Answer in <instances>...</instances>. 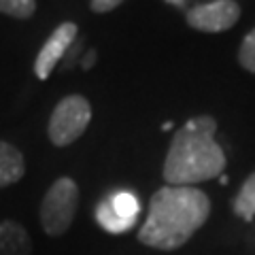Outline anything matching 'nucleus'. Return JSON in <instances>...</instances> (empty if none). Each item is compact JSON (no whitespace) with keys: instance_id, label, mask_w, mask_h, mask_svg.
Masks as SVG:
<instances>
[{"instance_id":"obj_1","label":"nucleus","mask_w":255,"mask_h":255,"mask_svg":"<svg viewBox=\"0 0 255 255\" xmlns=\"http://www.w3.org/2000/svg\"><path fill=\"white\" fill-rule=\"evenodd\" d=\"M211 215L209 196L198 187L164 185L149 200L138 243L159 251H177L200 230Z\"/></svg>"},{"instance_id":"obj_2","label":"nucleus","mask_w":255,"mask_h":255,"mask_svg":"<svg viewBox=\"0 0 255 255\" xmlns=\"http://www.w3.org/2000/svg\"><path fill=\"white\" fill-rule=\"evenodd\" d=\"M217 119L198 115L174 132L164 159L166 185L194 187L202 181L221 177L226 168V153L215 138Z\"/></svg>"},{"instance_id":"obj_3","label":"nucleus","mask_w":255,"mask_h":255,"mask_svg":"<svg viewBox=\"0 0 255 255\" xmlns=\"http://www.w3.org/2000/svg\"><path fill=\"white\" fill-rule=\"evenodd\" d=\"M79 209V185L70 177H60L47 189L41 202V226L43 232L58 238L68 232Z\"/></svg>"},{"instance_id":"obj_4","label":"nucleus","mask_w":255,"mask_h":255,"mask_svg":"<svg viewBox=\"0 0 255 255\" xmlns=\"http://www.w3.org/2000/svg\"><path fill=\"white\" fill-rule=\"evenodd\" d=\"M92 122V105L79 94L66 96L58 102L49 117L47 134L55 147H68L83 136Z\"/></svg>"},{"instance_id":"obj_5","label":"nucleus","mask_w":255,"mask_h":255,"mask_svg":"<svg viewBox=\"0 0 255 255\" xmlns=\"http://www.w3.org/2000/svg\"><path fill=\"white\" fill-rule=\"evenodd\" d=\"M138 211V198L132 191H115L96 206V221L109 234H124L136 223Z\"/></svg>"},{"instance_id":"obj_6","label":"nucleus","mask_w":255,"mask_h":255,"mask_svg":"<svg viewBox=\"0 0 255 255\" xmlns=\"http://www.w3.org/2000/svg\"><path fill=\"white\" fill-rule=\"evenodd\" d=\"M185 19L198 32H226L241 19V9L234 0H213L191 6Z\"/></svg>"},{"instance_id":"obj_7","label":"nucleus","mask_w":255,"mask_h":255,"mask_svg":"<svg viewBox=\"0 0 255 255\" xmlns=\"http://www.w3.org/2000/svg\"><path fill=\"white\" fill-rule=\"evenodd\" d=\"M77 32H79V28L73 21H64L51 32V36L45 41V45L41 47V51L36 55V62H34V73L38 79L45 81V79L51 77L55 64L64 58V53H66L70 47H73Z\"/></svg>"},{"instance_id":"obj_8","label":"nucleus","mask_w":255,"mask_h":255,"mask_svg":"<svg viewBox=\"0 0 255 255\" xmlns=\"http://www.w3.org/2000/svg\"><path fill=\"white\" fill-rule=\"evenodd\" d=\"M32 238L21 223L13 219L0 221V255H32Z\"/></svg>"},{"instance_id":"obj_9","label":"nucleus","mask_w":255,"mask_h":255,"mask_svg":"<svg viewBox=\"0 0 255 255\" xmlns=\"http://www.w3.org/2000/svg\"><path fill=\"white\" fill-rule=\"evenodd\" d=\"M26 174V159L21 151L6 140H0V189L17 183Z\"/></svg>"},{"instance_id":"obj_10","label":"nucleus","mask_w":255,"mask_h":255,"mask_svg":"<svg viewBox=\"0 0 255 255\" xmlns=\"http://www.w3.org/2000/svg\"><path fill=\"white\" fill-rule=\"evenodd\" d=\"M232 211L245 221H251L255 217V172L245 179L243 187L232 198Z\"/></svg>"},{"instance_id":"obj_11","label":"nucleus","mask_w":255,"mask_h":255,"mask_svg":"<svg viewBox=\"0 0 255 255\" xmlns=\"http://www.w3.org/2000/svg\"><path fill=\"white\" fill-rule=\"evenodd\" d=\"M36 11V0H0V13L15 19H28Z\"/></svg>"},{"instance_id":"obj_12","label":"nucleus","mask_w":255,"mask_h":255,"mask_svg":"<svg viewBox=\"0 0 255 255\" xmlns=\"http://www.w3.org/2000/svg\"><path fill=\"white\" fill-rule=\"evenodd\" d=\"M238 64L255 75V28L243 38L241 49H238Z\"/></svg>"},{"instance_id":"obj_13","label":"nucleus","mask_w":255,"mask_h":255,"mask_svg":"<svg viewBox=\"0 0 255 255\" xmlns=\"http://www.w3.org/2000/svg\"><path fill=\"white\" fill-rule=\"evenodd\" d=\"M122 2H124V0H92L90 6H92L94 13H109V11L117 9Z\"/></svg>"},{"instance_id":"obj_14","label":"nucleus","mask_w":255,"mask_h":255,"mask_svg":"<svg viewBox=\"0 0 255 255\" xmlns=\"http://www.w3.org/2000/svg\"><path fill=\"white\" fill-rule=\"evenodd\" d=\"M94 64H96V51L90 49V51H87V55L83 58V62H81V68H83V70H90Z\"/></svg>"},{"instance_id":"obj_15","label":"nucleus","mask_w":255,"mask_h":255,"mask_svg":"<svg viewBox=\"0 0 255 255\" xmlns=\"http://www.w3.org/2000/svg\"><path fill=\"white\" fill-rule=\"evenodd\" d=\"M170 128H172V122H166V124H164V128H162V130H170Z\"/></svg>"}]
</instances>
